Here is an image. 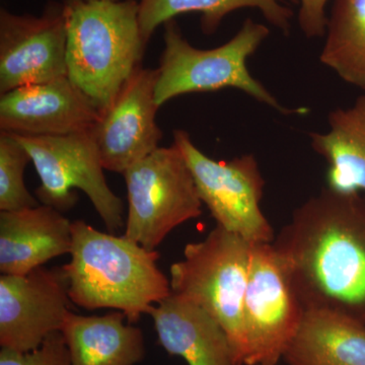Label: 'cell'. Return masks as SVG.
<instances>
[{
  "label": "cell",
  "instance_id": "obj_1",
  "mask_svg": "<svg viewBox=\"0 0 365 365\" xmlns=\"http://www.w3.org/2000/svg\"><path fill=\"white\" fill-rule=\"evenodd\" d=\"M272 244L304 312L365 324V195L322 189Z\"/></svg>",
  "mask_w": 365,
  "mask_h": 365
},
{
  "label": "cell",
  "instance_id": "obj_2",
  "mask_svg": "<svg viewBox=\"0 0 365 365\" xmlns=\"http://www.w3.org/2000/svg\"><path fill=\"white\" fill-rule=\"evenodd\" d=\"M71 227V261L62 267L76 306L117 309L134 324L172 294L170 280L158 268L157 251L124 235L105 234L83 220Z\"/></svg>",
  "mask_w": 365,
  "mask_h": 365
},
{
  "label": "cell",
  "instance_id": "obj_3",
  "mask_svg": "<svg viewBox=\"0 0 365 365\" xmlns=\"http://www.w3.org/2000/svg\"><path fill=\"white\" fill-rule=\"evenodd\" d=\"M67 78L104 112L141 67L146 42L136 0H64Z\"/></svg>",
  "mask_w": 365,
  "mask_h": 365
},
{
  "label": "cell",
  "instance_id": "obj_4",
  "mask_svg": "<svg viewBox=\"0 0 365 365\" xmlns=\"http://www.w3.org/2000/svg\"><path fill=\"white\" fill-rule=\"evenodd\" d=\"M252 245L216 225L202 241L187 245L182 260L170 266L173 294L203 307L220 324L235 365H246L248 359L244 299Z\"/></svg>",
  "mask_w": 365,
  "mask_h": 365
},
{
  "label": "cell",
  "instance_id": "obj_5",
  "mask_svg": "<svg viewBox=\"0 0 365 365\" xmlns=\"http://www.w3.org/2000/svg\"><path fill=\"white\" fill-rule=\"evenodd\" d=\"M163 26L165 49L155 86L158 107L185 93L237 88L282 114L290 113L251 76L247 67V60L268 37L267 26L247 19L225 44L203 50L189 44L175 20Z\"/></svg>",
  "mask_w": 365,
  "mask_h": 365
},
{
  "label": "cell",
  "instance_id": "obj_6",
  "mask_svg": "<svg viewBox=\"0 0 365 365\" xmlns=\"http://www.w3.org/2000/svg\"><path fill=\"white\" fill-rule=\"evenodd\" d=\"M124 237L155 251L173 230L202 215L193 175L176 144L158 148L124 173Z\"/></svg>",
  "mask_w": 365,
  "mask_h": 365
},
{
  "label": "cell",
  "instance_id": "obj_7",
  "mask_svg": "<svg viewBox=\"0 0 365 365\" xmlns=\"http://www.w3.org/2000/svg\"><path fill=\"white\" fill-rule=\"evenodd\" d=\"M14 136L28 150L39 175L41 185L36 195L41 203L66 212L78 202L73 189H79L90 198L110 232L123 227V201L106 181L90 131L61 136Z\"/></svg>",
  "mask_w": 365,
  "mask_h": 365
},
{
  "label": "cell",
  "instance_id": "obj_8",
  "mask_svg": "<svg viewBox=\"0 0 365 365\" xmlns=\"http://www.w3.org/2000/svg\"><path fill=\"white\" fill-rule=\"evenodd\" d=\"M174 143L188 163L199 197L216 225L250 244L274 242L273 228L260 207L265 181L253 155L212 160L197 148L184 130L174 131Z\"/></svg>",
  "mask_w": 365,
  "mask_h": 365
},
{
  "label": "cell",
  "instance_id": "obj_9",
  "mask_svg": "<svg viewBox=\"0 0 365 365\" xmlns=\"http://www.w3.org/2000/svg\"><path fill=\"white\" fill-rule=\"evenodd\" d=\"M304 314L272 242L252 245L244 299L246 365H277Z\"/></svg>",
  "mask_w": 365,
  "mask_h": 365
},
{
  "label": "cell",
  "instance_id": "obj_10",
  "mask_svg": "<svg viewBox=\"0 0 365 365\" xmlns=\"http://www.w3.org/2000/svg\"><path fill=\"white\" fill-rule=\"evenodd\" d=\"M67 76L63 4L40 16L0 11V93Z\"/></svg>",
  "mask_w": 365,
  "mask_h": 365
},
{
  "label": "cell",
  "instance_id": "obj_11",
  "mask_svg": "<svg viewBox=\"0 0 365 365\" xmlns=\"http://www.w3.org/2000/svg\"><path fill=\"white\" fill-rule=\"evenodd\" d=\"M63 267H39L25 275L0 276V345L18 352L37 349L61 330L71 312Z\"/></svg>",
  "mask_w": 365,
  "mask_h": 365
},
{
  "label": "cell",
  "instance_id": "obj_12",
  "mask_svg": "<svg viewBox=\"0 0 365 365\" xmlns=\"http://www.w3.org/2000/svg\"><path fill=\"white\" fill-rule=\"evenodd\" d=\"M157 81L158 69L139 67L91 129L105 170L123 175L160 148Z\"/></svg>",
  "mask_w": 365,
  "mask_h": 365
},
{
  "label": "cell",
  "instance_id": "obj_13",
  "mask_svg": "<svg viewBox=\"0 0 365 365\" xmlns=\"http://www.w3.org/2000/svg\"><path fill=\"white\" fill-rule=\"evenodd\" d=\"M100 112L66 78L21 86L0 97V131L21 136H61L90 131Z\"/></svg>",
  "mask_w": 365,
  "mask_h": 365
},
{
  "label": "cell",
  "instance_id": "obj_14",
  "mask_svg": "<svg viewBox=\"0 0 365 365\" xmlns=\"http://www.w3.org/2000/svg\"><path fill=\"white\" fill-rule=\"evenodd\" d=\"M72 222L51 206L0 211V271L25 275L71 253Z\"/></svg>",
  "mask_w": 365,
  "mask_h": 365
},
{
  "label": "cell",
  "instance_id": "obj_15",
  "mask_svg": "<svg viewBox=\"0 0 365 365\" xmlns=\"http://www.w3.org/2000/svg\"><path fill=\"white\" fill-rule=\"evenodd\" d=\"M148 314L160 344L170 355L188 365H235L227 334L203 307L172 292Z\"/></svg>",
  "mask_w": 365,
  "mask_h": 365
},
{
  "label": "cell",
  "instance_id": "obj_16",
  "mask_svg": "<svg viewBox=\"0 0 365 365\" xmlns=\"http://www.w3.org/2000/svg\"><path fill=\"white\" fill-rule=\"evenodd\" d=\"M117 311L104 316L69 312L60 332L73 365H135L144 359L143 331Z\"/></svg>",
  "mask_w": 365,
  "mask_h": 365
},
{
  "label": "cell",
  "instance_id": "obj_17",
  "mask_svg": "<svg viewBox=\"0 0 365 365\" xmlns=\"http://www.w3.org/2000/svg\"><path fill=\"white\" fill-rule=\"evenodd\" d=\"M283 359L288 365H365V324L329 311H306Z\"/></svg>",
  "mask_w": 365,
  "mask_h": 365
},
{
  "label": "cell",
  "instance_id": "obj_18",
  "mask_svg": "<svg viewBox=\"0 0 365 365\" xmlns=\"http://www.w3.org/2000/svg\"><path fill=\"white\" fill-rule=\"evenodd\" d=\"M328 122L327 133L309 134L312 148L328 163V188L365 193V96L349 109L334 110Z\"/></svg>",
  "mask_w": 365,
  "mask_h": 365
},
{
  "label": "cell",
  "instance_id": "obj_19",
  "mask_svg": "<svg viewBox=\"0 0 365 365\" xmlns=\"http://www.w3.org/2000/svg\"><path fill=\"white\" fill-rule=\"evenodd\" d=\"M245 7L258 9L271 25L285 35L289 33L294 13L283 4V0H140L139 23L148 43L158 26L188 13L201 14L203 32L212 34L228 14Z\"/></svg>",
  "mask_w": 365,
  "mask_h": 365
},
{
  "label": "cell",
  "instance_id": "obj_20",
  "mask_svg": "<svg viewBox=\"0 0 365 365\" xmlns=\"http://www.w3.org/2000/svg\"><path fill=\"white\" fill-rule=\"evenodd\" d=\"M322 63L365 91V0H334Z\"/></svg>",
  "mask_w": 365,
  "mask_h": 365
},
{
  "label": "cell",
  "instance_id": "obj_21",
  "mask_svg": "<svg viewBox=\"0 0 365 365\" xmlns=\"http://www.w3.org/2000/svg\"><path fill=\"white\" fill-rule=\"evenodd\" d=\"M32 163L25 146L13 134L0 131V211H16L39 206L26 189L24 173Z\"/></svg>",
  "mask_w": 365,
  "mask_h": 365
},
{
  "label": "cell",
  "instance_id": "obj_22",
  "mask_svg": "<svg viewBox=\"0 0 365 365\" xmlns=\"http://www.w3.org/2000/svg\"><path fill=\"white\" fill-rule=\"evenodd\" d=\"M0 365H73L62 333L50 334L40 347L30 352L1 348Z\"/></svg>",
  "mask_w": 365,
  "mask_h": 365
},
{
  "label": "cell",
  "instance_id": "obj_23",
  "mask_svg": "<svg viewBox=\"0 0 365 365\" xmlns=\"http://www.w3.org/2000/svg\"><path fill=\"white\" fill-rule=\"evenodd\" d=\"M299 23L307 38L325 35L328 19L326 6L328 0H299Z\"/></svg>",
  "mask_w": 365,
  "mask_h": 365
},
{
  "label": "cell",
  "instance_id": "obj_24",
  "mask_svg": "<svg viewBox=\"0 0 365 365\" xmlns=\"http://www.w3.org/2000/svg\"><path fill=\"white\" fill-rule=\"evenodd\" d=\"M110 1H116V0H110Z\"/></svg>",
  "mask_w": 365,
  "mask_h": 365
},
{
  "label": "cell",
  "instance_id": "obj_25",
  "mask_svg": "<svg viewBox=\"0 0 365 365\" xmlns=\"http://www.w3.org/2000/svg\"><path fill=\"white\" fill-rule=\"evenodd\" d=\"M260 365H263V364H260Z\"/></svg>",
  "mask_w": 365,
  "mask_h": 365
}]
</instances>
